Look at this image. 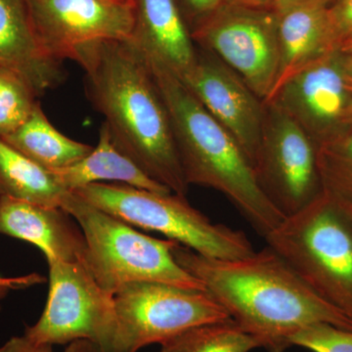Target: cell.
I'll use <instances>...</instances> for the list:
<instances>
[{
  "mask_svg": "<svg viewBox=\"0 0 352 352\" xmlns=\"http://www.w3.org/2000/svg\"><path fill=\"white\" fill-rule=\"evenodd\" d=\"M88 100L105 118L116 147L146 175L186 197L170 113L147 59L131 41H98L78 48Z\"/></svg>",
  "mask_w": 352,
  "mask_h": 352,
  "instance_id": "6da1fadb",
  "label": "cell"
},
{
  "mask_svg": "<svg viewBox=\"0 0 352 352\" xmlns=\"http://www.w3.org/2000/svg\"><path fill=\"white\" fill-rule=\"evenodd\" d=\"M173 254L268 352L286 351L295 333L315 324L352 330L351 322L315 294L268 245L245 258L217 259L176 243Z\"/></svg>",
  "mask_w": 352,
  "mask_h": 352,
  "instance_id": "7a4b0ae2",
  "label": "cell"
},
{
  "mask_svg": "<svg viewBox=\"0 0 352 352\" xmlns=\"http://www.w3.org/2000/svg\"><path fill=\"white\" fill-rule=\"evenodd\" d=\"M145 57L170 113L176 150L189 186L208 187L223 194L265 237L284 217L259 188L244 152L175 74Z\"/></svg>",
  "mask_w": 352,
  "mask_h": 352,
  "instance_id": "3957f363",
  "label": "cell"
},
{
  "mask_svg": "<svg viewBox=\"0 0 352 352\" xmlns=\"http://www.w3.org/2000/svg\"><path fill=\"white\" fill-rule=\"evenodd\" d=\"M266 243L322 300L352 323V215L322 192L285 217Z\"/></svg>",
  "mask_w": 352,
  "mask_h": 352,
  "instance_id": "277c9868",
  "label": "cell"
},
{
  "mask_svg": "<svg viewBox=\"0 0 352 352\" xmlns=\"http://www.w3.org/2000/svg\"><path fill=\"white\" fill-rule=\"evenodd\" d=\"M62 208L78 222L87 242L82 264L99 286L115 294L132 282H160L182 288L205 289L175 258L176 242L139 232L131 224L103 212L69 191Z\"/></svg>",
  "mask_w": 352,
  "mask_h": 352,
  "instance_id": "5b68a950",
  "label": "cell"
},
{
  "mask_svg": "<svg viewBox=\"0 0 352 352\" xmlns=\"http://www.w3.org/2000/svg\"><path fill=\"white\" fill-rule=\"evenodd\" d=\"M73 192L132 226L163 234L208 258H242L256 252L244 232L214 223L192 207L186 197L120 183H92Z\"/></svg>",
  "mask_w": 352,
  "mask_h": 352,
  "instance_id": "8992f818",
  "label": "cell"
},
{
  "mask_svg": "<svg viewBox=\"0 0 352 352\" xmlns=\"http://www.w3.org/2000/svg\"><path fill=\"white\" fill-rule=\"evenodd\" d=\"M116 335L111 352H138L187 329L231 319L206 289L132 282L113 294Z\"/></svg>",
  "mask_w": 352,
  "mask_h": 352,
  "instance_id": "52a82bcc",
  "label": "cell"
},
{
  "mask_svg": "<svg viewBox=\"0 0 352 352\" xmlns=\"http://www.w3.org/2000/svg\"><path fill=\"white\" fill-rule=\"evenodd\" d=\"M199 47L214 53L261 100L270 96L279 72L278 14L273 8L226 0L191 31Z\"/></svg>",
  "mask_w": 352,
  "mask_h": 352,
  "instance_id": "ba28073f",
  "label": "cell"
},
{
  "mask_svg": "<svg viewBox=\"0 0 352 352\" xmlns=\"http://www.w3.org/2000/svg\"><path fill=\"white\" fill-rule=\"evenodd\" d=\"M50 293L41 318L25 337L38 344L88 340L112 351L116 335L113 295L102 289L82 263L47 259Z\"/></svg>",
  "mask_w": 352,
  "mask_h": 352,
  "instance_id": "9c48e42d",
  "label": "cell"
},
{
  "mask_svg": "<svg viewBox=\"0 0 352 352\" xmlns=\"http://www.w3.org/2000/svg\"><path fill=\"white\" fill-rule=\"evenodd\" d=\"M317 152L314 141L288 113L264 102L254 175L259 188L284 219L322 193Z\"/></svg>",
  "mask_w": 352,
  "mask_h": 352,
  "instance_id": "30bf717a",
  "label": "cell"
},
{
  "mask_svg": "<svg viewBox=\"0 0 352 352\" xmlns=\"http://www.w3.org/2000/svg\"><path fill=\"white\" fill-rule=\"evenodd\" d=\"M288 113L317 148L352 127V57L336 50L289 76L268 99Z\"/></svg>",
  "mask_w": 352,
  "mask_h": 352,
  "instance_id": "8fae6325",
  "label": "cell"
},
{
  "mask_svg": "<svg viewBox=\"0 0 352 352\" xmlns=\"http://www.w3.org/2000/svg\"><path fill=\"white\" fill-rule=\"evenodd\" d=\"M44 48L59 61L98 41H131L134 0H25Z\"/></svg>",
  "mask_w": 352,
  "mask_h": 352,
  "instance_id": "7c38bea8",
  "label": "cell"
},
{
  "mask_svg": "<svg viewBox=\"0 0 352 352\" xmlns=\"http://www.w3.org/2000/svg\"><path fill=\"white\" fill-rule=\"evenodd\" d=\"M180 80L232 136L254 168L261 143L264 102L232 69L199 46L193 69Z\"/></svg>",
  "mask_w": 352,
  "mask_h": 352,
  "instance_id": "4fadbf2b",
  "label": "cell"
},
{
  "mask_svg": "<svg viewBox=\"0 0 352 352\" xmlns=\"http://www.w3.org/2000/svg\"><path fill=\"white\" fill-rule=\"evenodd\" d=\"M0 235L36 245L47 259L82 263L87 242L75 219L62 208L0 197Z\"/></svg>",
  "mask_w": 352,
  "mask_h": 352,
  "instance_id": "5bb4252c",
  "label": "cell"
},
{
  "mask_svg": "<svg viewBox=\"0 0 352 352\" xmlns=\"http://www.w3.org/2000/svg\"><path fill=\"white\" fill-rule=\"evenodd\" d=\"M0 67L24 76L39 96L66 78L63 62L44 48L25 0H0Z\"/></svg>",
  "mask_w": 352,
  "mask_h": 352,
  "instance_id": "9a60e30c",
  "label": "cell"
},
{
  "mask_svg": "<svg viewBox=\"0 0 352 352\" xmlns=\"http://www.w3.org/2000/svg\"><path fill=\"white\" fill-rule=\"evenodd\" d=\"M135 27L131 43L179 78L193 69L197 46L176 0H134Z\"/></svg>",
  "mask_w": 352,
  "mask_h": 352,
  "instance_id": "2e32d148",
  "label": "cell"
},
{
  "mask_svg": "<svg viewBox=\"0 0 352 352\" xmlns=\"http://www.w3.org/2000/svg\"><path fill=\"white\" fill-rule=\"evenodd\" d=\"M277 14L279 72L268 99L289 76L330 52L325 4H305Z\"/></svg>",
  "mask_w": 352,
  "mask_h": 352,
  "instance_id": "e0dca14e",
  "label": "cell"
},
{
  "mask_svg": "<svg viewBox=\"0 0 352 352\" xmlns=\"http://www.w3.org/2000/svg\"><path fill=\"white\" fill-rule=\"evenodd\" d=\"M57 182L68 191L92 183L116 182L157 193H173L170 189L149 177L134 162L116 147L105 124L91 153L78 163L52 171Z\"/></svg>",
  "mask_w": 352,
  "mask_h": 352,
  "instance_id": "ac0fdd59",
  "label": "cell"
},
{
  "mask_svg": "<svg viewBox=\"0 0 352 352\" xmlns=\"http://www.w3.org/2000/svg\"><path fill=\"white\" fill-rule=\"evenodd\" d=\"M0 138L50 171L73 166L94 150L92 146L73 140L57 131L46 117L41 103L23 126Z\"/></svg>",
  "mask_w": 352,
  "mask_h": 352,
  "instance_id": "d6986e66",
  "label": "cell"
},
{
  "mask_svg": "<svg viewBox=\"0 0 352 352\" xmlns=\"http://www.w3.org/2000/svg\"><path fill=\"white\" fill-rule=\"evenodd\" d=\"M68 192L52 171L34 163L0 138V197L61 208Z\"/></svg>",
  "mask_w": 352,
  "mask_h": 352,
  "instance_id": "ffe728a7",
  "label": "cell"
},
{
  "mask_svg": "<svg viewBox=\"0 0 352 352\" xmlns=\"http://www.w3.org/2000/svg\"><path fill=\"white\" fill-rule=\"evenodd\" d=\"M161 346V352H250L261 344L228 319L187 329Z\"/></svg>",
  "mask_w": 352,
  "mask_h": 352,
  "instance_id": "44dd1931",
  "label": "cell"
},
{
  "mask_svg": "<svg viewBox=\"0 0 352 352\" xmlns=\"http://www.w3.org/2000/svg\"><path fill=\"white\" fill-rule=\"evenodd\" d=\"M39 94L18 72L0 67V138L27 122L39 103Z\"/></svg>",
  "mask_w": 352,
  "mask_h": 352,
  "instance_id": "7402d4cb",
  "label": "cell"
},
{
  "mask_svg": "<svg viewBox=\"0 0 352 352\" xmlns=\"http://www.w3.org/2000/svg\"><path fill=\"white\" fill-rule=\"evenodd\" d=\"M320 155L333 182L352 197V127L340 138L320 146Z\"/></svg>",
  "mask_w": 352,
  "mask_h": 352,
  "instance_id": "603a6c76",
  "label": "cell"
},
{
  "mask_svg": "<svg viewBox=\"0 0 352 352\" xmlns=\"http://www.w3.org/2000/svg\"><path fill=\"white\" fill-rule=\"evenodd\" d=\"M291 344L312 352H352V330L315 324L295 333Z\"/></svg>",
  "mask_w": 352,
  "mask_h": 352,
  "instance_id": "cb8c5ba5",
  "label": "cell"
},
{
  "mask_svg": "<svg viewBox=\"0 0 352 352\" xmlns=\"http://www.w3.org/2000/svg\"><path fill=\"white\" fill-rule=\"evenodd\" d=\"M327 34L330 51L340 50L352 41V0H337L327 7Z\"/></svg>",
  "mask_w": 352,
  "mask_h": 352,
  "instance_id": "d4e9b609",
  "label": "cell"
},
{
  "mask_svg": "<svg viewBox=\"0 0 352 352\" xmlns=\"http://www.w3.org/2000/svg\"><path fill=\"white\" fill-rule=\"evenodd\" d=\"M43 277L36 273L17 277H6L0 274V309H1L2 300L9 295L11 291L28 289L43 283Z\"/></svg>",
  "mask_w": 352,
  "mask_h": 352,
  "instance_id": "484cf974",
  "label": "cell"
},
{
  "mask_svg": "<svg viewBox=\"0 0 352 352\" xmlns=\"http://www.w3.org/2000/svg\"><path fill=\"white\" fill-rule=\"evenodd\" d=\"M185 9L192 19H196V25L214 13L226 0H182ZM195 25V27H196Z\"/></svg>",
  "mask_w": 352,
  "mask_h": 352,
  "instance_id": "4316f807",
  "label": "cell"
},
{
  "mask_svg": "<svg viewBox=\"0 0 352 352\" xmlns=\"http://www.w3.org/2000/svg\"><path fill=\"white\" fill-rule=\"evenodd\" d=\"M53 346L38 344L29 338L13 337L0 346V352H53Z\"/></svg>",
  "mask_w": 352,
  "mask_h": 352,
  "instance_id": "83f0119b",
  "label": "cell"
},
{
  "mask_svg": "<svg viewBox=\"0 0 352 352\" xmlns=\"http://www.w3.org/2000/svg\"><path fill=\"white\" fill-rule=\"evenodd\" d=\"M64 352H107L104 347L88 340H78L72 342Z\"/></svg>",
  "mask_w": 352,
  "mask_h": 352,
  "instance_id": "f1b7e54d",
  "label": "cell"
},
{
  "mask_svg": "<svg viewBox=\"0 0 352 352\" xmlns=\"http://www.w3.org/2000/svg\"><path fill=\"white\" fill-rule=\"evenodd\" d=\"M310 3L327 4V0H273V9L277 13H282L294 7Z\"/></svg>",
  "mask_w": 352,
  "mask_h": 352,
  "instance_id": "f546056e",
  "label": "cell"
},
{
  "mask_svg": "<svg viewBox=\"0 0 352 352\" xmlns=\"http://www.w3.org/2000/svg\"><path fill=\"white\" fill-rule=\"evenodd\" d=\"M241 6L258 7V8H273V0H228Z\"/></svg>",
  "mask_w": 352,
  "mask_h": 352,
  "instance_id": "4dcf8cb0",
  "label": "cell"
},
{
  "mask_svg": "<svg viewBox=\"0 0 352 352\" xmlns=\"http://www.w3.org/2000/svg\"><path fill=\"white\" fill-rule=\"evenodd\" d=\"M340 50L344 51V52H346L347 54L351 55L352 57V41L347 43L346 45L342 46Z\"/></svg>",
  "mask_w": 352,
  "mask_h": 352,
  "instance_id": "1f68e13d",
  "label": "cell"
},
{
  "mask_svg": "<svg viewBox=\"0 0 352 352\" xmlns=\"http://www.w3.org/2000/svg\"><path fill=\"white\" fill-rule=\"evenodd\" d=\"M329 1V0H327V2Z\"/></svg>",
  "mask_w": 352,
  "mask_h": 352,
  "instance_id": "d6a6232c",
  "label": "cell"
}]
</instances>
